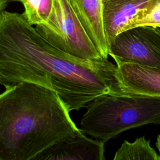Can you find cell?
<instances>
[{
  "instance_id": "obj_1",
  "label": "cell",
  "mask_w": 160,
  "mask_h": 160,
  "mask_svg": "<svg viewBox=\"0 0 160 160\" xmlns=\"http://www.w3.org/2000/svg\"><path fill=\"white\" fill-rule=\"evenodd\" d=\"M116 64L85 59L57 48L24 14L0 12V84L8 88L34 83L54 91L68 111H78L99 96L122 93Z\"/></svg>"
},
{
  "instance_id": "obj_2",
  "label": "cell",
  "mask_w": 160,
  "mask_h": 160,
  "mask_svg": "<svg viewBox=\"0 0 160 160\" xmlns=\"http://www.w3.org/2000/svg\"><path fill=\"white\" fill-rule=\"evenodd\" d=\"M82 132L54 91L22 82L0 94V160H34Z\"/></svg>"
},
{
  "instance_id": "obj_3",
  "label": "cell",
  "mask_w": 160,
  "mask_h": 160,
  "mask_svg": "<svg viewBox=\"0 0 160 160\" xmlns=\"http://www.w3.org/2000/svg\"><path fill=\"white\" fill-rule=\"evenodd\" d=\"M149 124H160V98L122 92L91 101L80 129L105 143L123 131Z\"/></svg>"
},
{
  "instance_id": "obj_4",
  "label": "cell",
  "mask_w": 160,
  "mask_h": 160,
  "mask_svg": "<svg viewBox=\"0 0 160 160\" xmlns=\"http://www.w3.org/2000/svg\"><path fill=\"white\" fill-rule=\"evenodd\" d=\"M35 27L49 43L68 54L85 59H102L69 0H54L48 22Z\"/></svg>"
},
{
  "instance_id": "obj_5",
  "label": "cell",
  "mask_w": 160,
  "mask_h": 160,
  "mask_svg": "<svg viewBox=\"0 0 160 160\" xmlns=\"http://www.w3.org/2000/svg\"><path fill=\"white\" fill-rule=\"evenodd\" d=\"M109 55L124 61L160 68V34L156 28L141 26L118 34L109 44Z\"/></svg>"
},
{
  "instance_id": "obj_6",
  "label": "cell",
  "mask_w": 160,
  "mask_h": 160,
  "mask_svg": "<svg viewBox=\"0 0 160 160\" xmlns=\"http://www.w3.org/2000/svg\"><path fill=\"white\" fill-rule=\"evenodd\" d=\"M115 78L125 94L160 98V68L116 61Z\"/></svg>"
},
{
  "instance_id": "obj_7",
  "label": "cell",
  "mask_w": 160,
  "mask_h": 160,
  "mask_svg": "<svg viewBox=\"0 0 160 160\" xmlns=\"http://www.w3.org/2000/svg\"><path fill=\"white\" fill-rule=\"evenodd\" d=\"M104 142L93 140L82 132L59 141L38 155L34 160H104Z\"/></svg>"
},
{
  "instance_id": "obj_8",
  "label": "cell",
  "mask_w": 160,
  "mask_h": 160,
  "mask_svg": "<svg viewBox=\"0 0 160 160\" xmlns=\"http://www.w3.org/2000/svg\"><path fill=\"white\" fill-rule=\"evenodd\" d=\"M152 0H102V21L108 44Z\"/></svg>"
},
{
  "instance_id": "obj_9",
  "label": "cell",
  "mask_w": 160,
  "mask_h": 160,
  "mask_svg": "<svg viewBox=\"0 0 160 160\" xmlns=\"http://www.w3.org/2000/svg\"><path fill=\"white\" fill-rule=\"evenodd\" d=\"M69 1L101 57L108 59L109 46L103 26L102 0Z\"/></svg>"
},
{
  "instance_id": "obj_10",
  "label": "cell",
  "mask_w": 160,
  "mask_h": 160,
  "mask_svg": "<svg viewBox=\"0 0 160 160\" xmlns=\"http://www.w3.org/2000/svg\"><path fill=\"white\" fill-rule=\"evenodd\" d=\"M114 160H160L159 154L150 145L144 136L132 142L124 141L115 153Z\"/></svg>"
},
{
  "instance_id": "obj_11",
  "label": "cell",
  "mask_w": 160,
  "mask_h": 160,
  "mask_svg": "<svg viewBox=\"0 0 160 160\" xmlns=\"http://www.w3.org/2000/svg\"><path fill=\"white\" fill-rule=\"evenodd\" d=\"M25 18L32 25L45 24L50 18L54 0H21Z\"/></svg>"
},
{
  "instance_id": "obj_12",
  "label": "cell",
  "mask_w": 160,
  "mask_h": 160,
  "mask_svg": "<svg viewBox=\"0 0 160 160\" xmlns=\"http://www.w3.org/2000/svg\"><path fill=\"white\" fill-rule=\"evenodd\" d=\"M141 26L160 28V0H152L147 7L128 22L124 31Z\"/></svg>"
},
{
  "instance_id": "obj_13",
  "label": "cell",
  "mask_w": 160,
  "mask_h": 160,
  "mask_svg": "<svg viewBox=\"0 0 160 160\" xmlns=\"http://www.w3.org/2000/svg\"><path fill=\"white\" fill-rule=\"evenodd\" d=\"M8 2V0H0V12L4 10Z\"/></svg>"
},
{
  "instance_id": "obj_14",
  "label": "cell",
  "mask_w": 160,
  "mask_h": 160,
  "mask_svg": "<svg viewBox=\"0 0 160 160\" xmlns=\"http://www.w3.org/2000/svg\"><path fill=\"white\" fill-rule=\"evenodd\" d=\"M156 146V148H157V149L159 151V158H160V132H159V135L157 137Z\"/></svg>"
},
{
  "instance_id": "obj_15",
  "label": "cell",
  "mask_w": 160,
  "mask_h": 160,
  "mask_svg": "<svg viewBox=\"0 0 160 160\" xmlns=\"http://www.w3.org/2000/svg\"><path fill=\"white\" fill-rule=\"evenodd\" d=\"M156 30L158 31V32L160 34V28H156Z\"/></svg>"
},
{
  "instance_id": "obj_16",
  "label": "cell",
  "mask_w": 160,
  "mask_h": 160,
  "mask_svg": "<svg viewBox=\"0 0 160 160\" xmlns=\"http://www.w3.org/2000/svg\"><path fill=\"white\" fill-rule=\"evenodd\" d=\"M8 1H21V0H8Z\"/></svg>"
}]
</instances>
